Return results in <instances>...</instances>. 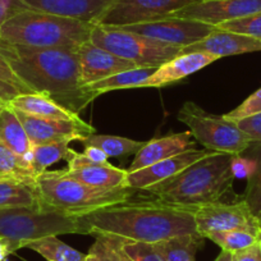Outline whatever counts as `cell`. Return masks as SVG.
Wrapping results in <instances>:
<instances>
[{
  "mask_svg": "<svg viewBox=\"0 0 261 261\" xmlns=\"http://www.w3.org/2000/svg\"><path fill=\"white\" fill-rule=\"evenodd\" d=\"M258 243H260V247H261V233H260V240H258Z\"/></svg>",
  "mask_w": 261,
  "mask_h": 261,
  "instance_id": "obj_46",
  "label": "cell"
},
{
  "mask_svg": "<svg viewBox=\"0 0 261 261\" xmlns=\"http://www.w3.org/2000/svg\"><path fill=\"white\" fill-rule=\"evenodd\" d=\"M261 12V0H197L168 17L218 24Z\"/></svg>",
  "mask_w": 261,
  "mask_h": 261,
  "instance_id": "obj_13",
  "label": "cell"
},
{
  "mask_svg": "<svg viewBox=\"0 0 261 261\" xmlns=\"http://www.w3.org/2000/svg\"><path fill=\"white\" fill-rule=\"evenodd\" d=\"M214 261H233V253L229 251L222 250V252L218 255V257Z\"/></svg>",
  "mask_w": 261,
  "mask_h": 261,
  "instance_id": "obj_43",
  "label": "cell"
},
{
  "mask_svg": "<svg viewBox=\"0 0 261 261\" xmlns=\"http://www.w3.org/2000/svg\"><path fill=\"white\" fill-rule=\"evenodd\" d=\"M210 152L212 151L206 149H191L162 160V162L155 163V164L137 170V172L128 173L124 187L145 191L147 187H151V186L174 177L183 169L190 167L191 164L207 156Z\"/></svg>",
  "mask_w": 261,
  "mask_h": 261,
  "instance_id": "obj_15",
  "label": "cell"
},
{
  "mask_svg": "<svg viewBox=\"0 0 261 261\" xmlns=\"http://www.w3.org/2000/svg\"><path fill=\"white\" fill-rule=\"evenodd\" d=\"M218 29L261 40V12L218 24Z\"/></svg>",
  "mask_w": 261,
  "mask_h": 261,
  "instance_id": "obj_32",
  "label": "cell"
},
{
  "mask_svg": "<svg viewBox=\"0 0 261 261\" xmlns=\"http://www.w3.org/2000/svg\"><path fill=\"white\" fill-rule=\"evenodd\" d=\"M260 233H253L245 229L224 230V232L209 233L205 238L213 241L222 250L234 253L258 243Z\"/></svg>",
  "mask_w": 261,
  "mask_h": 261,
  "instance_id": "obj_31",
  "label": "cell"
},
{
  "mask_svg": "<svg viewBox=\"0 0 261 261\" xmlns=\"http://www.w3.org/2000/svg\"><path fill=\"white\" fill-rule=\"evenodd\" d=\"M0 173L27 183H36L31 163L17 155L0 140Z\"/></svg>",
  "mask_w": 261,
  "mask_h": 261,
  "instance_id": "obj_30",
  "label": "cell"
},
{
  "mask_svg": "<svg viewBox=\"0 0 261 261\" xmlns=\"http://www.w3.org/2000/svg\"><path fill=\"white\" fill-rule=\"evenodd\" d=\"M0 53L34 94L46 95L77 114L95 100L80 82L77 49H37L0 39Z\"/></svg>",
  "mask_w": 261,
  "mask_h": 261,
  "instance_id": "obj_2",
  "label": "cell"
},
{
  "mask_svg": "<svg viewBox=\"0 0 261 261\" xmlns=\"http://www.w3.org/2000/svg\"><path fill=\"white\" fill-rule=\"evenodd\" d=\"M0 80L16 87L17 90L21 91V94H34V92L22 82V80L14 73V71L12 69L9 63L7 62L6 58L2 55V53H0Z\"/></svg>",
  "mask_w": 261,
  "mask_h": 261,
  "instance_id": "obj_36",
  "label": "cell"
},
{
  "mask_svg": "<svg viewBox=\"0 0 261 261\" xmlns=\"http://www.w3.org/2000/svg\"><path fill=\"white\" fill-rule=\"evenodd\" d=\"M261 51V40L246 35L234 34L218 29L201 41L180 49V54L187 53H207L220 59L230 55Z\"/></svg>",
  "mask_w": 261,
  "mask_h": 261,
  "instance_id": "obj_17",
  "label": "cell"
},
{
  "mask_svg": "<svg viewBox=\"0 0 261 261\" xmlns=\"http://www.w3.org/2000/svg\"><path fill=\"white\" fill-rule=\"evenodd\" d=\"M242 155L253 162V169L247 177V186L242 199L261 224V142H252Z\"/></svg>",
  "mask_w": 261,
  "mask_h": 261,
  "instance_id": "obj_26",
  "label": "cell"
},
{
  "mask_svg": "<svg viewBox=\"0 0 261 261\" xmlns=\"http://www.w3.org/2000/svg\"><path fill=\"white\" fill-rule=\"evenodd\" d=\"M14 110V109H13ZM23 124L32 146L53 144L60 141H81L84 137L95 134V128L87 122H69V120L50 119L36 117L27 113L14 110Z\"/></svg>",
  "mask_w": 261,
  "mask_h": 261,
  "instance_id": "obj_12",
  "label": "cell"
},
{
  "mask_svg": "<svg viewBox=\"0 0 261 261\" xmlns=\"http://www.w3.org/2000/svg\"><path fill=\"white\" fill-rule=\"evenodd\" d=\"M197 0H117L99 24L122 27L156 21Z\"/></svg>",
  "mask_w": 261,
  "mask_h": 261,
  "instance_id": "obj_11",
  "label": "cell"
},
{
  "mask_svg": "<svg viewBox=\"0 0 261 261\" xmlns=\"http://www.w3.org/2000/svg\"><path fill=\"white\" fill-rule=\"evenodd\" d=\"M86 234L113 236L130 242L156 243L185 234H195L192 207H178L158 200L128 201L80 217Z\"/></svg>",
  "mask_w": 261,
  "mask_h": 261,
  "instance_id": "obj_1",
  "label": "cell"
},
{
  "mask_svg": "<svg viewBox=\"0 0 261 261\" xmlns=\"http://www.w3.org/2000/svg\"><path fill=\"white\" fill-rule=\"evenodd\" d=\"M2 180H17V182H22V180H18V179H16V178L9 177V175L0 173V182H2ZM24 183H27V182H24Z\"/></svg>",
  "mask_w": 261,
  "mask_h": 261,
  "instance_id": "obj_44",
  "label": "cell"
},
{
  "mask_svg": "<svg viewBox=\"0 0 261 261\" xmlns=\"http://www.w3.org/2000/svg\"><path fill=\"white\" fill-rule=\"evenodd\" d=\"M24 248L35 251L46 261H86V253L71 247L58 238V236H47L26 243Z\"/></svg>",
  "mask_w": 261,
  "mask_h": 261,
  "instance_id": "obj_28",
  "label": "cell"
},
{
  "mask_svg": "<svg viewBox=\"0 0 261 261\" xmlns=\"http://www.w3.org/2000/svg\"><path fill=\"white\" fill-rule=\"evenodd\" d=\"M84 155L89 158L92 163L96 164H102V163H108V155L104 151L95 146H86L84 150Z\"/></svg>",
  "mask_w": 261,
  "mask_h": 261,
  "instance_id": "obj_41",
  "label": "cell"
},
{
  "mask_svg": "<svg viewBox=\"0 0 261 261\" xmlns=\"http://www.w3.org/2000/svg\"><path fill=\"white\" fill-rule=\"evenodd\" d=\"M233 261H261L260 243L233 253Z\"/></svg>",
  "mask_w": 261,
  "mask_h": 261,
  "instance_id": "obj_39",
  "label": "cell"
},
{
  "mask_svg": "<svg viewBox=\"0 0 261 261\" xmlns=\"http://www.w3.org/2000/svg\"><path fill=\"white\" fill-rule=\"evenodd\" d=\"M237 125L252 139L253 142H261V113L240 120Z\"/></svg>",
  "mask_w": 261,
  "mask_h": 261,
  "instance_id": "obj_37",
  "label": "cell"
},
{
  "mask_svg": "<svg viewBox=\"0 0 261 261\" xmlns=\"http://www.w3.org/2000/svg\"><path fill=\"white\" fill-rule=\"evenodd\" d=\"M82 145L86 146H95L104 151L108 158L128 156V155H136L146 141H136V140L125 139V137L112 136V135H96L92 134L84 137L81 140Z\"/></svg>",
  "mask_w": 261,
  "mask_h": 261,
  "instance_id": "obj_27",
  "label": "cell"
},
{
  "mask_svg": "<svg viewBox=\"0 0 261 261\" xmlns=\"http://www.w3.org/2000/svg\"><path fill=\"white\" fill-rule=\"evenodd\" d=\"M96 24L24 9L0 27V39L13 45L37 49H79L89 41Z\"/></svg>",
  "mask_w": 261,
  "mask_h": 261,
  "instance_id": "obj_5",
  "label": "cell"
},
{
  "mask_svg": "<svg viewBox=\"0 0 261 261\" xmlns=\"http://www.w3.org/2000/svg\"><path fill=\"white\" fill-rule=\"evenodd\" d=\"M196 230L202 237L213 232L245 229L253 233L261 232V224L248 209L245 200L233 204L225 202H210L192 207Z\"/></svg>",
  "mask_w": 261,
  "mask_h": 261,
  "instance_id": "obj_9",
  "label": "cell"
},
{
  "mask_svg": "<svg viewBox=\"0 0 261 261\" xmlns=\"http://www.w3.org/2000/svg\"><path fill=\"white\" fill-rule=\"evenodd\" d=\"M120 29L142 35L149 39L158 40V41L186 47L204 40L212 32H214L217 27L202 23V22L191 21V19L165 17V18L145 22V23L122 26Z\"/></svg>",
  "mask_w": 261,
  "mask_h": 261,
  "instance_id": "obj_10",
  "label": "cell"
},
{
  "mask_svg": "<svg viewBox=\"0 0 261 261\" xmlns=\"http://www.w3.org/2000/svg\"><path fill=\"white\" fill-rule=\"evenodd\" d=\"M0 140L17 155L31 163L32 144L16 112L6 105L0 112Z\"/></svg>",
  "mask_w": 261,
  "mask_h": 261,
  "instance_id": "obj_22",
  "label": "cell"
},
{
  "mask_svg": "<svg viewBox=\"0 0 261 261\" xmlns=\"http://www.w3.org/2000/svg\"><path fill=\"white\" fill-rule=\"evenodd\" d=\"M60 234H86L80 217L35 207L0 210V238L11 242L16 251L31 241Z\"/></svg>",
  "mask_w": 261,
  "mask_h": 261,
  "instance_id": "obj_6",
  "label": "cell"
},
{
  "mask_svg": "<svg viewBox=\"0 0 261 261\" xmlns=\"http://www.w3.org/2000/svg\"><path fill=\"white\" fill-rule=\"evenodd\" d=\"M205 238L199 233L185 234L152 243L164 261H196V253L204 246Z\"/></svg>",
  "mask_w": 261,
  "mask_h": 261,
  "instance_id": "obj_24",
  "label": "cell"
},
{
  "mask_svg": "<svg viewBox=\"0 0 261 261\" xmlns=\"http://www.w3.org/2000/svg\"><path fill=\"white\" fill-rule=\"evenodd\" d=\"M113 238H114L115 247H117V252H118V257H119V261H135L134 258H130L129 256L124 252V250H123L122 240H120L119 237H113Z\"/></svg>",
  "mask_w": 261,
  "mask_h": 261,
  "instance_id": "obj_42",
  "label": "cell"
},
{
  "mask_svg": "<svg viewBox=\"0 0 261 261\" xmlns=\"http://www.w3.org/2000/svg\"><path fill=\"white\" fill-rule=\"evenodd\" d=\"M6 105H7V104H4V102L0 101V112H2V110L4 109V107H6Z\"/></svg>",
  "mask_w": 261,
  "mask_h": 261,
  "instance_id": "obj_45",
  "label": "cell"
},
{
  "mask_svg": "<svg viewBox=\"0 0 261 261\" xmlns=\"http://www.w3.org/2000/svg\"><path fill=\"white\" fill-rule=\"evenodd\" d=\"M120 240H122V247L124 252L135 261H164V258L156 252L151 243L130 242L123 238Z\"/></svg>",
  "mask_w": 261,
  "mask_h": 261,
  "instance_id": "obj_35",
  "label": "cell"
},
{
  "mask_svg": "<svg viewBox=\"0 0 261 261\" xmlns=\"http://www.w3.org/2000/svg\"><path fill=\"white\" fill-rule=\"evenodd\" d=\"M218 57L207 53H187L179 54L169 62L160 65L159 68L140 86V89L145 87H164L170 84L180 81L190 74L199 72L212 63L217 62Z\"/></svg>",
  "mask_w": 261,
  "mask_h": 261,
  "instance_id": "obj_18",
  "label": "cell"
},
{
  "mask_svg": "<svg viewBox=\"0 0 261 261\" xmlns=\"http://www.w3.org/2000/svg\"><path fill=\"white\" fill-rule=\"evenodd\" d=\"M27 9L99 24L117 0H21Z\"/></svg>",
  "mask_w": 261,
  "mask_h": 261,
  "instance_id": "obj_16",
  "label": "cell"
},
{
  "mask_svg": "<svg viewBox=\"0 0 261 261\" xmlns=\"http://www.w3.org/2000/svg\"><path fill=\"white\" fill-rule=\"evenodd\" d=\"M69 144H71L69 141H60L32 146L31 165L36 177L46 172L50 165L60 160H65L68 163L76 154V151L69 147Z\"/></svg>",
  "mask_w": 261,
  "mask_h": 261,
  "instance_id": "obj_29",
  "label": "cell"
},
{
  "mask_svg": "<svg viewBox=\"0 0 261 261\" xmlns=\"http://www.w3.org/2000/svg\"><path fill=\"white\" fill-rule=\"evenodd\" d=\"M86 261H119L114 238L112 236H96L86 253Z\"/></svg>",
  "mask_w": 261,
  "mask_h": 261,
  "instance_id": "obj_33",
  "label": "cell"
},
{
  "mask_svg": "<svg viewBox=\"0 0 261 261\" xmlns=\"http://www.w3.org/2000/svg\"><path fill=\"white\" fill-rule=\"evenodd\" d=\"M90 41L139 67L159 68L160 65L180 54L182 47L149 39L120 27L96 24Z\"/></svg>",
  "mask_w": 261,
  "mask_h": 261,
  "instance_id": "obj_8",
  "label": "cell"
},
{
  "mask_svg": "<svg viewBox=\"0 0 261 261\" xmlns=\"http://www.w3.org/2000/svg\"><path fill=\"white\" fill-rule=\"evenodd\" d=\"M24 9L27 8L21 0H0V27L7 19Z\"/></svg>",
  "mask_w": 261,
  "mask_h": 261,
  "instance_id": "obj_38",
  "label": "cell"
},
{
  "mask_svg": "<svg viewBox=\"0 0 261 261\" xmlns=\"http://www.w3.org/2000/svg\"><path fill=\"white\" fill-rule=\"evenodd\" d=\"M156 68L152 67H142V68L129 69V71L120 72V73L113 74L104 80L94 82L84 86V90L96 99L100 95L105 92L114 91V90L124 89H140L142 84L151 76Z\"/></svg>",
  "mask_w": 261,
  "mask_h": 261,
  "instance_id": "obj_23",
  "label": "cell"
},
{
  "mask_svg": "<svg viewBox=\"0 0 261 261\" xmlns=\"http://www.w3.org/2000/svg\"><path fill=\"white\" fill-rule=\"evenodd\" d=\"M19 94H21L19 90H17L14 86L0 80V101L8 105Z\"/></svg>",
  "mask_w": 261,
  "mask_h": 261,
  "instance_id": "obj_40",
  "label": "cell"
},
{
  "mask_svg": "<svg viewBox=\"0 0 261 261\" xmlns=\"http://www.w3.org/2000/svg\"><path fill=\"white\" fill-rule=\"evenodd\" d=\"M190 130L180 134L168 135L160 139L151 140L145 144V146L135 155V159L128 168L127 172H137L140 169L150 167L158 162L168 159L170 156L185 152L187 150L195 149V141Z\"/></svg>",
  "mask_w": 261,
  "mask_h": 261,
  "instance_id": "obj_19",
  "label": "cell"
},
{
  "mask_svg": "<svg viewBox=\"0 0 261 261\" xmlns=\"http://www.w3.org/2000/svg\"><path fill=\"white\" fill-rule=\"evenodd\" d=\"M178 120L187 125L193 139L210 151L242 155L253 142L237 123L223 115L209 114L192 101L182 105Z\"/></svg>",
  "mask_w": 261,
  "mask_h": 261,
  "instance_id": "obj_7",
  "label": "cell"
},
{
  "mask_svg": "<svg viewBox=\"0 0 261 261\" xmlns=\"http://www.w3.org/2000/svg\"><path fill=\"white\" fill-rule=\"evenodd\" d=\"M40 207L69 217H82L130 200L134 188H99L68 177L62 170H46L36 177Z\"/></svg>",
  "mask_w": 261,
  "mask_h": 261,
  "instance_id": "obj_4",
  "label": "cell"
},
{
  "mask_svg": "<svg viewBox=\"0 0 261 261\" xmlns=\"http://www.w3.org/2000/svg\"><path fill=\"white\" fill-rule=\"evenodd\" d=\"M234 155L212 151L174 177L147 187L155 200L178 207H196L220 201L232 190Z\"/></svg>",
  "mask_w": 261,
  "mask_h": 261,
  "instance_id": "obj_3",
  "label": "cell"
},
{
  "mask_svg": "<svg viewBox=\"0 0 261 261\" xmlns=\"http://www.w3.org/2000/svg\"><path fill=\"white\" fill-rule=\"evenodd\" d=\"M64 173L85 185L99 188H125L124 183L128 175L127 170L114 167L109 162L102 164L91 163L73 169L65 168Z\"/></svg>",
  "mask_w": 261,
  "mask_h": 261,
  "instance_id": "obj_21",
  "label": "cell"
},
{
  "mask_svg": "<svg viewBox=\"0 0 261 261\" xmlns=\"http://www.w3.org/2000/svg\"><path fill=\"white\" fill-rule=\"evenodd\" d=\"M261 113V87L256 90L252 95L243 100L241 105H238L236 109L230 110L229 113L224 114L223 117L232 122H240V120L246 119V118L253 117L256 114Z\"/></svg>",
  "mask_w": 261,
  "mask_h": 261,
  "instance_id": "obj_34",
  "label": "cell"
},
{
  "mask_svg": "<svg viewBox=\"0 0 261 261\" xmlns=\"http://www.w3.org/2000/svg\"><path fill=\"white\" fill-rule=\"evenodd\" d=\"M16 207H40L36 183H24L17 180L0 182V210Z\"/></svg>",
  "mask_w": 261,
  "mask_h": 261,
  "instance_id": "obj_25",
  "label": "cell"
},
{
  "mask_svg": "<svg viewBox=\"0 0 261 261\" xmlns=\"http://www.w3.org/2000/svg\"><path fill=\"white\" fill-rule=\"evenodd\" d=\"M80 67V82L82 86L94 84L113 74L139 68L135 63L117 57L113 53L86 41L77 49Z\"/></svg>",
  "mask_w": 261,
  "mask_h": 261,
  "instance_id": "obj_14",
  "label": "cell"
},
{
  "mask_svg": "<svg viewBox=\"0 0 261 261\" xmlns=\"http://www.w3.org/2000/svg\"><path fill=\"white\" fill-rule=\"evenodd\" d=\"M8 105L12 109L36 115V117L69 120V122H82L80 114L65 109L64 107L54 101L51 97L44 94H19Z\"/></svg>",
  "mask_w": 261,
  "mask_h": 261,
  "instance_id": "obj_20",
  "label": "cell"
}]
</instances>
